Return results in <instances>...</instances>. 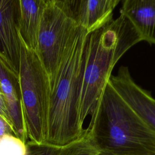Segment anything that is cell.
Instances as JSON below:
<instances>
[{
    "label": "cell",
    "mask_w": 155,
    "mask_h": 155,
    "mask_svg": "<svg viewBox=\"0 0 155 155\" xmlns=\"http://www.w3.org/2000/svg\"><path fill=\"white\" fill-rule=\"evenodd\" d=\"M89 33L79 27L68 45L50 85L47 128L43 144L62 148L87 134L80 120Z\"/></svg>",
    "instance_id": "1"
},
{
    "label": "cell",
    "mask_w": 155,
    "mask_h": 155,
    "mask_svg": "<svg viewBox=\"0 0 155 155\" xmlns=\"http://www.w3.org/2000/svg\"><path fill=\"white\" fill-rule=\"evenodd\" d=\"M87 131L101 153L155 155V132L120 97L109 81Z\"/></svg>",
    "instance_id": "2"
},
{
    "label": "cell",
    "mask_w": 155,
    "mask_h": 155,
    "mask_svg": "<svg viewBox=\"0 0 155 155\" xmlns=\"http://www.w3.org/2000/svg\"><path fill=\"white\" fill-rule=\"evenodd\" d=\"M140 41L135 28L122 13L103 27L89 33L80 105L82 125L88 116H91L90 121L93 119L116 62Z\"/></svg>",
    "instance_id": "3"
},
{
    "label": "cell",
    "mask_w": 155,
    "mask_h": 155,
    "mask_svg": "<svg viewBox=\"0 0 155 155\" xmlns=\"http://www.w3.org/2000/svg\"><path fill=\"white\" fill-rule=\"evenodd\" d=\"M19 38L18 78L27 142L43 144L49 113L50 81L37 52L28 48L20 36Z\"/></svg>",
    "instance_id": "4"
},
{
    "label": "cell",
    "mask_w": 155,
    "mask_h": 155,
    "mask_svg": "<svg viewBox=\"0 0 155 155\" xmlns=\"http://www.w3.org/2000/svg\"><path fill=\"white\" fill-rule=\"evenodd\" d=\"M79 28L58 0H45L36 52L47 71L50 85L64 53Z\"/></svg>",
    "instance_id": "5"
},
{
    "label": "cell",
    "mask_w": 155,
    "mask_h": 155,
    "mask_svg": "<svg viewBox=\"0 0 155 155\" xmlns=\"http://www.w3.org/2000/svg\"><path fill=\"white\" fill-rule=\"evenodd\" d=\"M109 82L120 97L155 132V99L150 91L138 85L132 78L128 68L122 66Z\"/></svg>",
    "instance_id": "6"
},
{
    "label": "cell",
    "mask_w": 155,
    "mask_h": 155,
    "mask_svg": "<svg viewBox=\"0 0 155 155\" xmlns=\"http://www.w3.org/2000/svg\"><path fill=\"white\" fill-rule=\"evenodd\" d=\"M66 14L78 26L90 33L113 20L119 0H58Z\"/></svg>",
    "instance_id": "7"
},
{
    "label": "cell",
    "mask_w": 155,
    "mask_h": 155,
    "mask_svg": "<svg viewBox=\"0 0 155 155\" xmlns=\"http://www.w3.org/2000/svg\"><path fill=\"white\" fill-rule=\"evenodd\" d=\"M18 16L19 0H0V55L18 74L20 61Z\"/></svg>",
    "instance_id": "8"
},
{
    "label": "cell",
    "mask_w": 155,
    "mask_h": 155,
    "mask_svg": "<svg viewBox=\"0 0 155 155\" xmlns=\"http://www.w3.org/2000/svg\"><path fill=\"white\" fill-rule=\"evenodd\" d=\"M0 85L12 122L13 133L27 143L28 138L22 110L18 74L10 67L0 55Z\"/></svg>",
    "instance_id": "9"
},
{
    "label": "cell",
    "mask_w": 155,
    "mask_h": 155,
    "mask_svg": "<svg viewBox=\"0 0 155 155\" xmlns=\"http://www.w3.org/2000/svg\"><path fill=\"white\" fill-rule=\"evenodd\" d=\"M120 13L130 21L141 41L155 45V0H124Z\"/></svg>",
    "instance_id": "10"
},
{
    "label": "cell",
    "mask_w": 155,
    "mask_h": 155,
    "mask_svg": "<svg viewBox=\"0 0 155 155\" xmlns=\"http://www.w3.org/2000/svg\"><path fill=\"white\" fill-rule=\"evenodd\" d=\"M45 0H19L18 31L25 45L36 51Z\"/></svg>",
    "instance_id": "11"
},
{
    "label": "cell",
    "mask_w": 155,
    "mask_h": 155,
    "mask_svg": "<svg viewBox=\"0 0 155 155\" xmlns=\"http://www.w3.org/2000/svg\"><path fill=\"white\" fill-rule=\"evenodd\" d=\"M97 148L87 134L82 139L61 148L58 155H100Z\"/></svg>",
    "instance_id": "12"
},
{
    "label": "cell",
    "mask_w": 155,
    "mask_h": 155,
    "mask_svg": "<svg viewBox=\"0 0 155 155\" xmlns=\"http://www.w3.org/2000/svg\"><path fill=\"white\" fill-rule=\"evenodd\" d=\"M27 143L13 134L0 137V155H27Z\"/></svg>",
    "instance_id": "13"
},
{
    "label": "cell",
    "mask_w": 155,
    "mask_h": 155,
    "mask_svg": "<svg viewBox=\"0 0 155 155\" xmlns=\"http://www.w3.org/2000/svg\"><path fill=\"white\" fill-rule=\"evenodd\" d=\"M27 155H58L61 148L45 144L27 143Z\"/></svg>",
    "instance_id": "14"
},
{
    "label": "cell",
    "mask_w": 155,
    "mask_h": 155,
    "mask_svg": "<svg viewBox=\"0 0 155 155\" xmlns=\"http://www.w3.org/2000/svg\"><path fill=\"white\" fill-rule=\"evenodd\" d=\"M0 116H1L12 127V122L9 114V111L7 108V105L5 102V97L2 93L1 85H0Z\"/></svg>",
    "instance_id": "15"
},
{
    "label": "cell",
    "mask_w": 155,
    "mask_h": 155,
    "mask_svg": "<svg viewBox=\"0 0 155 155\" xmlns=\"http://www.w3.org/2000/svg\"><path fill=\"white\" fill-rule=\"evenodd\" d=\"M5 134L15 135L12 127L1 116H0V137Z\"/></svg>",
    "instance_id": "16"
},
{
    "label": "cell",
    "mask_w": 155,
    "mask_h": 155,
    "mask_svg": "<svg viewBox=\"0 0 155 155\" xmlns=\"http://www.w3.org/2000/svg\"><path fill=\"white\" fill-rule=\"evenodd\" d=\"M100 155H113V154H107V153H101Z\"/></svg>",
    "instance_id": "17"
}]
</instances>
